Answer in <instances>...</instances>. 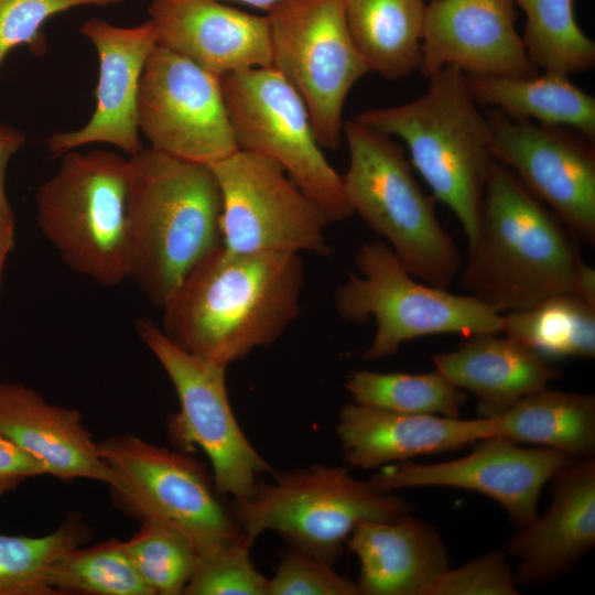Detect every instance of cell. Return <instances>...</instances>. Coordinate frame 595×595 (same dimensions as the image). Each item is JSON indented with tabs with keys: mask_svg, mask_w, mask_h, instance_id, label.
I'll list each match as a JSON object with an SVG mask.
<instances>
[{
	"mask_svg": "<svg viewBox=\"0 0 595 595\" xmlns=\"http://www.w3.org/2000/svg\"><path fill=\"white\" fill-rule=\"evenodd\" d=\"M149 20L158 44L221 77L272 65L267 15H255L217 0H152Z\"/></svg>",
	"mask_w": 595,
	"mask_h": 595,
	"instance_id": "ffe728a7",
	"label": "cell"
},
{
	"mask_svg": "<svg viewBox=\"0 0 595 595\" xmlns=\"http://www.w3.org/2000/svg\"><path fill=\"white\" fill-rule=\"evenodd\" d=\"M251 7L269 12L284 0H237Z\"/></svg>",
	"mask_w": 595,
	"mask_h": 595,
	"instance_id": "b9f144b4",
	"label": "cell"
},
{
	"mask_svg": "<svg viewBox=\"0 0 595 595\" xmlns=\"http://www.w3.org/2000/svg\"><path fill=\"white\" fill-rule=\"evenodd\" d=\"M35 193L36 221L74 272L111 286L128 279V159L106 150L64 153Z\"/></svg>",
	"mask_w": 595,
	"mask_h": 595,
	"instance_id": "8992f818",
	"label": "cell"
},
{
	"mask_svg": "<svg viewBox=\"0 0 595 595\" xmlns=\"http://www.w3.org/2000/svg\"><path fill=\"white\" fill-rule=\"evenodd\" d=\"M121 547L154 595L183 594L201 561L186 537L149 520Z\"/></svg>",
	"mask_w": 595,
	"mask_h": 595,
	"instance_id": "d6a6232c",
	"label": "cell"
},
{
	"mask_svg": "<svg viewBox=\"0 0 595 595\" xmlns=\"http://www.w3.org/2000/svg\"><path fill=\"white\" fill-rule=\"evenodd\" d=\"M266 15L272 66L302 97L320 145L337 149L346 97L370 73L350 37L344 0H284Z\"/></svg>",
	"mask_w": 595,
	"mask_h": 595,
	"instance_id": "8fae6325",
	"label": "cell"
},
{
	"mask_svg": "<svg viewBox=\"0 0 595 595\" xmlns=\"http://www.w3.org/2000/svg\"><path fill=\"white\" fill-rule=\"evenodd\" d=\"M268 595H360L333 565L290 549L268 582Z\"/></svg>",
	"mask_w": 595,
	"mask_h": 595,
	"instance_id": "8d00e7d4",
	"label": "cell"
},
{
	"mask_svg": "<svg viewBox=\"0 0 595 595\" xmlns=\"http://www.w3.org/2000/svg\"><path fill=\"white\" fill-rule=\"evenodd\" d=\"M88 537L89 528L76 515L42 537L0 534V595H57L47 583L51 565Z\"/></svg>",
	"mask_w": 595,
	"mask_h": 595,
	"instance_id": "1f68e13d",
	"label": "cell"
},
{
	"mask_svg": "<svg viewBox=\"0 0 595 595\" xmlns=\"http://www.w3.org/2000/svg\"><path fill=\"white\" fill-rule=\"evenodd\" d=\"M346 543L359 561L361 595H424L447 567L437 530L410 513L397 520H361Z\"/></svg>",
	"mask_w": 595,
	"mask_h": 595,
	"instance_id": "603a6c76",
	"label": "cell"
},
{
	"mask_svg": "<svg viewBox=\"0 0 595 595\" xmlns=\"http://www.w3.org/2000/svg\"><path fill=\"white\" fill-rule=\"evenodd\" d=\"M136 329L177 394L180 411L169 422L173 440L186 448L198 446L207 455L220 494L251 497L259 476L274 470L236 420L226 387L227 367L183 350L148 318H139Z\"/></svg>",
	"mask_w": 595,
	"mask_h": 595,
	"instance_id": "7c38bea8",
	"label": "cell"
},
{
	"mask_svg": "<svg viewBox=\"0 0 595 595\" xmlns=\"http://www.w3.org/2000/svg\"><path fill=\"white\" fill-rule=\"evenodd\" d=\"M501 334L543 358L595 357V305L572 293L502 314Z\"/></svg>",
	"mask_w": 595,
	"mask_h": 595,
	"instance_id": "83f0119b",
	"label": "cell"
},
{
	"mask_svg": "<svg viewBox=\"0 0 595 595\" xmlns=\"http://www.w3.org/2000/svg\"><path fill=\"white\" fill-rule=\"evenodd\" d=\"M476 104L495 106L515 119L574 129L595 141V98L566 75L544 72L530 77L465 75Z\"/></svg>",
	"mask_w": 595,
	"mask_h": 595,
	"instance_id": "d4e9b609",
	"label": "cell"
},
{
	"mask_svg": "<svg viewBox=\"0 0 595 595\" xmlns=\"http://www.w3.org/2000/svg\"><path fill=\"white\" fill-rule=\"evenodd\" d=\"M300 253L237 252L218 246L161 307V329L183 350L228 367L274 344L299 316Z\"/></svg>",
	"mask_w": 595,
	"mask_h": 595,
	"instance_id": "6da1fadb",
	"label": "cell"
},
{
	"mask_svg": "<svg viewBox=\"0 0 595 595\" xmlns=\"http://www.w3.org/2000/svg\"><path fill=\"white\" fill-rule=\"evenodd\" d=\"M336 435L347 464L372 469L428 454H441L496 436L493 419H459L433 414L398 413L345 404Z\"/></svg>",
	"mask_w": 595,
	"mask_h": 595,
	"instance_id": "44dd1931",
	"label": "cell"
},
{
	"mask_svg": "<svg viewBox=\"0 0 595 595\" xmlns=\"http://www.w3.org/2000/svg\"><path fill=\"white\" fill-rule=\"evenodd\" d=\"M426 91L407 104L361 111L354 119L408 147L410 163L456 216L467 240L476 231L482 199L496 160L487 117L468 93L465 75L446 66Z\"/></svg>",
	"mask_w": 595,
	"mask_h": 595,
	"instance_id": "277c9868",
	"label": "cell"
},
{
	"mask_svg": "<svg viewBox=\"0 0 595 595\" xmlns=\"http://www.w3.org/2000/svg\"><path fill=\"white\" fill-rule=\"evenodd\" d=\"M515 573L501 550H491L467 563L447 567L424 595H517Z\"/></svg>",
	"mask_w": 595,
	"mask_h": 595,
	"instance_id": "d590c367",
	"label": "cell"
},
{
	"mask_svg": "<svg viewBox=\"0 0 595 595\" xmlns=\"http://www.w3.org/2000/svg\"><path fill=\"white\" fill-rule=\"evenodd\" d=\"M79 32L98 55L95 111L82 128L50 136L47 149L61 156L83 145L106 143L133 155L144 148L138 125V93L145 63L158 45L154 25L149 19L128 28L91 18Z\"/></svg>",
	"mask_w": 595,
	"mask_h": 595,
	"instance_id": "ac0fdd59",
	"label": "cell"
},
{
	"mask_svg": "<svg viewBox=\"0 0 595 595\" xmlns=\"http://www.w3.org/2000/svg\"><path fill=\"white\" fill-rule=\"evenodd\" d=\"M25 136L18 129L0 125V223L14 226L12 208L6 193V170L10 159L23 147Z\"/></svg>",
	"mask_w": 595,
	"mask_h": 595,
	"instance_id": "f35d334b",
	"label": "cell"
},
{
	"mask_svg": "<svg viewBox=\"0 0 595 595\" xmlns=\"http://www.w3.org/2000/svg\"><path fill=\"white\" fill-rule=\"evenodd\" d=\"M575 295L595 305V270L585 262L582 264L578 273Z\"/></svg>",
	"mask_w": 595,
	"mask_h": 595,
	"instance_id": "ab89813d",
	"label": "cell"
},
{
	"mask_svg": "<svg viewBox=\"0 0 595 595\" xmlns=\"http://www.w3.org/2000/svg\"><path fill=\"white\" fill-rule=\"evenodd\" d=\"M98 452L115 475L119 507L182 533L201 559L246 538L213 476L193 457L131 434L98 442Z\"/></svg>",
	"mask_w": 595,
	"mask_h": 595,
	"instance_id": "9c48e42d",
	"label": "cell"
},
{
	"mask_svg": "<svg viewBox=\"0 0 595 595\" xmlns=\"http://www.w3.org/2000/svg\"><path fill=\"white\" fill-rule=\"evenodd\" d=\"M572 457L550 447H521L490 436L461 458L435 464L400 462L376 473L369 483L380 493L414 487L473 490L494 499L521 527L538 516L542 488Z\"/></svg>",
	"mask_w": 595,
	"mask_h": 595,
	"instance_id": "2e32d148",
	"label": "cell"
},
{
	"mask_svg": "<svg viewBox=\"0 0 595 595\" xmlns=\"http://www.w3.org/2000/svg\"><path fill=\"white\" fill-rule=\"evenodd\" d=\"M496 162L513 172L577 238L595 245V147L571 128L487 116Z\"/></svg>",
	"mask_w": 595,
	"mask_h": 595,
	"instance_id": "9a60e30c",
	"label": "cell"
},
{
	"mask_svg": "<svg viewBox=\"0 0 595 595\" xmlns=\"http://www.w3.org/2000/svg\"><path fill=\"white\" fill-rule=\"evenodd\" d=\"M253 543L247 538L213 556L201 559L186 595H268L269 578L250 560Z\"/></svg>",
	"mask_w": 595,
	"mask_h": 595,
	"instance_id": "836d02e7",
	"label": "cell"
},
{
	"mask_svg": "<svg viewBox=\"0 0 595 595\" xmlns=\"http://www.w3.org/2000/svg\"><path fill=\"white\" fill-rule=\"evenodd\" d=\"M128 279L162 307L221 245L220 191L209 165L143 148L128 158Z\"/></svg>",
	"mask_w": 595,
	"mask_h": 595,
	"instance_id": "3957f363",
	"label": "cell"
},
{
	"mask_svg": "<svg viewBox=\"0 0 595 595\" xmlns=\"http://www.w3.org/2000/svg\"><path fill=\"white\" fill-rule=\"evenodd\" d=\"M138 125L150 148L212 165L238 150L220 77L158 44L139 85Z\"/></svg>",
	"mask_w": 595,
	"mask_h": 595,
	"instance_id": "5bb4252c",
	"label": "cell"
},
{
	"mask_svg": "<svg viewBox=\"0 0 595 595\" xmlns=\"http://www.w3.org/2000/svg\"><path fill=\"white\" fill-rule=\"evenodd\" d=\"M496 436L515 443H532L569 454L595 451V397L591 393L551 390L529 393L493 418Z\"/></svg>",
	"mask_w": 595,
	"mask_h": 595,
	"instance_id": "4316f807",
	"label": "cell"
},
{
	"mask_svg": "<svg viewBox=\"0 0 595 595\" xmlns=\"http://www.w3.org/2000/svg\"><path fill=\"white\" fill-rule=\"evenodd\" d=\"M126 0H0V66L15 46L45 48L41 30L52 17L80 7H106Z\"/></svg>",
	"mask_w": 595,
	"mask_h": 595,
	"instance_id": "e575fe53",
	"label": "cell"
},
{
	"mask_svg": "<svg viewBox=\"0 0 595 595\" xmlns=\"http://www.w3.org/2000/svg\"><path fill=\"white\" fill-rule=\"evenodd\" d=\"M221 197V245L237 252L329 253L331 221L275 162L236 150L209 165Z\"/></svg>",
	"mask_w": 595,
	"mask_h": 595,
	"instance_id": "4fadbf2b",
	"label": "cell"
},
{
	"mask_svg": "<svg viewBox=\"0 0 595 595\" xmlns=\"http://www.w3.org/2000/svg\"><path fill=\"white\" fill-rule=\"evenodd\" d=\"M515 4V0H430L421 73L429 78L453 66L470 76L539 74L516 30Z\"/></svg>",
	"mask_w": 595,
	"mask_h": 595,
	"instance_id": "e0dca14e",
	"label": "cell"
},
{
	"mask_svg": "<svg viewBox=\"0 0 595 595\" xmlns=\"http://www.w3.org/2000/svg\"><path fill=\"white\" fill-rule=\"evenodd\" d=\"M345 387L353 402L380 410L457 418L466 400L464 390L437 370L424 374L350 371Z\"/></svg>",
	"mask_w": 595,
	"mask_h": 595,
	"instance_id": "f1b7e54d",
	"label": "cell"
},
{
	"mask_svg": "<svg viewBox=\"0 0 595 595\" xmlns=\"http://www.w3.org/2000/svg\"><path fill=\"white\" fill-rule=\"evenodd\" d=\"M526 14L522 42L538 69L563 75L591 69L595 43L580 28L574 0H515Z\"/></svg>",
	"mask_w": 595,
	"mask_h": 595,
	"instance_id": "f546056e",
	"label": "cell"
},
{
	"mask_svg": "<svg viewBox=\"0 0 595 595\" xmlns=\"http://www.w3.org/2000/svg\"><path fill=\"white\" fill-rule=\"evenodd\" d=\"M220 82L238 149L280 165L331 223L351 216L343 178L325 158L295 88L272 65L227 74Z\"/></svg>",
	"mask_w": 595,
	"mask_h": 595,
	"instance_id": "30bf717a",
	"label": "cell"
},
{
	"mask_svg": "<svg viewBox=\"0 0 595 595\" xmlns=\"http://www.w3.org/2000/svg\"><path fill=\"white\" fill-rule=\"evenodd\" d=\"M486 333L464 337L456 349L433 355L434 369L477 398L480 418L493 419L561 372L517 340Z\"/></svg>",
	"mask_w": 595,
	"mask_h": 595,
	"instance_id": "cb8c5ba5",
	"label": "cell"
},
{
	"mask_svg": "<svg viewBox=\"0 0 595 595\" xmlns=\"http://www.w3.org/2000/svg\"><path fill=\"white\" fill-rule=\"evenodd\" d=\"M414 508L391 493L376 490L369 480L355 479L346 466L315 464L273 473L258 482L253 495L234 499L235 520L255 540L267 530L291 549L334 565L355 526L361 520H397Z\"/></svg>",
	"mask_w": 595,
	"mask_h": 595,
	"instance_id": "52a82bcc",
	"label": "cell"
},
{
	"mask_svg": "<svg viewBox=\"0 0 595 595\" xmlns=\"http://www.w3.org/2000/svg\"><path fill=\"white\" fill-rule=\"evenodd\" d=\"M576 240L511 170L496 162L457 278L469 295L500 314L575 294L584 263Z\"/></svg>",
	"mask_w": 595,
	"mask_h": 595,
	"instance_id": "7a4b0ae2",
	"label": "cell"
},
{
	"mask_svg": "<svg viewBox=\"0 0 595 595\" xmlns=\"http://www.w3.org/2000/svg\"><path fill=\"white\" fill-rule=\"evenodd\" d=\"M429 0H344L350 37L370 72L389 79L420 68Z\"/></svg>",
	"mask_w": 595,
	"mask_h": 595,
	"instance_id": "484cf974",
	"label": "cell"
},
{
	"mask_svg": "<svg viewBox=\"0 0 595 595\" xmlns=\"http://www.w3.org/2000/svg\"><path fill=\"white\" fill-rule=\"evenodd\" d=\"M47 583L57 595H154L117 539L65 551L51 565Z\"/></svg>",
	"mask_w": 595,
	"mask_h": 595,
	"instance_id": "4dcf8cb0",
	"label": "cell"
},
{
	"mask_svg": "<svg viewBox=\"0 0 595 595\" xmlns=\"http://www.w3.org/2000/svg\"><path fill=\"white\" fill-rule=\"evenodd\" d=\"M350 272L334 293L338 315L348 322H376L365 360L394 355L413 339L454 334H501L502 314L469 294L428 284L408 272L381 239L363 244Z\"/></svg>",
	"mask_w": 595,
	"mask_h": 595,
	"instance_id": "ba28073f",
	"label": "cell"
},
{
	"mask_svg": "<svg viewBox=\"0 0 595 595\" xmlns=\"http://www.w3.org/2000/svg\"><path fill=\"white\" fill-rule=\"evenodd\" d=\"M47 475L44 464L0 435V496L30 477Z\"/></svg>",
	"mask_w": 595,
	"mask_h": 595,
	"instance_id": "74e56055",
	"label": "cell"
},
{
	"mask_svg": "<svg viewBox=\"0 0 595 595\" xmlns=\"http://www.w3.org/2000/svg\"><path fill=\"white\" fill-rule=\"evenodd\" d=\"M551 502L542 516L519 527L505 550L519 560L518 586L560 578L595 544V458L574 456L548 482Z\"/></svg>",
	"mask_w": 595,
	"mask_h": 595,
	"instance_id": "d6986e66",
	"label": "cell"
},
{
	"mask_svg": "<svg viewBox=\"0 0 595 595\" xmlns=\"http://www.w3.org/2000/svg\"><path fill=\"white\" fill-rule=\"evenodd\" d=\"M14 247V226L0 223V290L7 258Z\"/></svg>",
	"mask_w": 595,
	"mask_h": 595,
	"instance_id": "60d3db41",
	"label": "cell"
},
{
	"mask_svg": "<svg viewBox=\"0 0 595 595\" xmlns=\"http://www.w3.org/2000/svg\"><path fill=\"white\" fill-rule=\"evenodd\" d=\"M0 435L41 461L56 478L115 483L79 411L52 404L22 383L0 382Z\"/></svg>",
	"mask_w": 595,
	"mask_h": 595,
	"instance_id": "7402d4cb",
	"label": "cell"
},
{
	"mask_svg": "<svg viewBox=\"0 0 595 595\" xmlns=\"http://www.w3.org/2000/svg\"><path fill=\"white\" fill-rule=\"evenodd\" d=\"M343 133L349 163L342 178L353 214L381 237L410 274L448 289L458 277L462 256L403 149L355 119L344 123Z\"/></svg>",
	"mask_w": 595,
	"mask_h": 595,
	"instance_id": "5b68a950",
	"label": "cell"
}]
</instances>
